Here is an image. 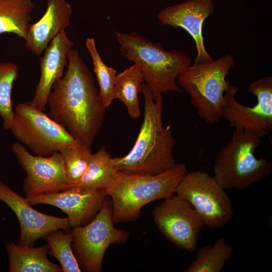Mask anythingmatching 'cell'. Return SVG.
Masks as SVG:
<instances>
[{"label":"cell","instance_id":"603a6c76","mask_svg":"<svg viewBox=\"0 0 272 272\" xmlns=\"http://www.w3.org/2000/svg\"><path fill=\"white\" fill-rule=\"evenodd\" d=\"M43 239L49 246L48 254L60 263L63 272H81V269L72 248V233H64L60 229L54 230Z\"/></svg>","mask_w":272,"mask_h":272},{"label":"cell","instance_id":"2e32d148","mask_svg":"<svg viewBox=\"0 0 272 272\" xmlns=\"http://www.w3.org/2000/svg\"><path fill=\"white\" fill-rule=\"evenodd\" d=\"M74 45L63 31L49 43L40 57V79L33 97L28 101L39 110L44 111L53 86L63 75L68 54Z\"/></svg>","mask_w":272,"mask_h":272},{"label":"cell","instance_id":"44dd1931","mask_svg":"<svg viewBox=\"0 0 272 272\" xmlns=\"http://www.w3.org/2000/svg\"><path fill=\"white\" fill-rule=\"evenodd\" d=\"M143 74L134 64L116 75L114 81V99L120 100L126 106L129 115L134 119L141 115L138 98L142 91Z\"/></svg>","mask_w":272,"mask_h":272},{"label":"cell","instance_id":"ffe728a7","mask_svg":"<svg viewBox=\"0 0 272 272\" xmlns=\"http://www.w3.org/2000/svg\"><path fill=\"white\" fill-rule=\"evenodd\" d=\"M117 171L113 158L103 146L92 153L85 172L73 186L104 191L111 183Z\"/></svg>","mask_w":272,"mask_h":272},{"label":"cell","instance_id":"d4e9b609","mask_svg":"<svg viewBox=\"0 0 272 272\" xmlns=\"http://www.w3.org/2000/svg\"><path fill=\"white\" fill-rule=\"evenodd\" d=\"M19 75V68L16 64L11 62H0V116L6 129H10L13 122L14 110L12 91Z\"/></svg>","mask_w":272,"mask_h":272},{"label":"cell","instance_id":"7402d4cb","mask_svg":"<svg viewBox=\"0 0 272 272\" xmlns=\"http://www.w3.org/2000/svg\"><path fill=\"white\" fill-rule=\"evenodd\" d=\"M233 247L221 237L212 245L200 247L185 272H220L231 257Z\"/></svg>","mask_w":272,"mask_h":272},{"label":"cell","instance_id":"5b68a950","mask_svg":"<svg viewBox=\"0 0 272 272\" xmlns=\"http://www.w3.org/2000/svg\"><path fill=\"white\" fill-rule=\"evenodd\" d=\"M234 127L231 138L216 156L213 177L224 189L244 190L269 176L272 164L268 159L255 156L261 138Z\"/></svg>","mask_w":272,"mask_h":272},{"label":"cell","instance_id":"7c38bea8","mask_svg":"<svg viewBox=\"0 0 272 272\" xmlns=\"http://www.w3.org/2000/svg\"><path fill=\"white\" fill-rule=\"evenodd\" d=\"M12 151L26 173L22 189L26 196L55 193L72 187L59 152L49 156H35L18 142L13 144Z\"/></svg>","mask_w":272,"mask_h":272},{"label":"cell","instance_id":"9a60e30c","mask_svg":"<svg viewBox=\"0 0 272 272\" xmlns=\"http://www.w3.org/2000/svg\"><path fill=\"white\" fill-rule=\"evenodd\" d=\"M215 10L212 0H185L162 9L157 18L164 25L180 27L186 31L195 43L197 52L194 63L208 62L213 59L204 44V21Z\"/></svg>","mask_w":272,"mask_h":272},{"label":"cell","instance_id":"7a4b0ae2","mask_svg":"<svg viewBox=\"0 0 272 272\" xmlns=\"http://www.w3.org/2000/svg\"><path fill=\"white\" fill-rule=\"evenodd\" d=\"M141 92L144 113L140 131L127 154L113 158L114 166L117 171L156 175L176 165L173 150L176 141L170 126L163 125V96L154 100L145 83L142 84Z\"/></svg>","mask_w":272,"mask_h":272},{"label":"cell","instance_id":"4fadbf2b","mask_svg":"<svg viewBox=\"0 0 272 272\" xmlns=\"http://www.w3.org/2000/svg\"><path fill=\"white\" fill-rule=\"evenodd\" d=\"M0 200L13 211L18 220L20 235L17 243L34 246L36 241L50 232L71 227L67 218L54 217L33 209L28 199L14 191L0 180Z\"/></svg>","mask_w":272,"mask_h":272},{"label":"cell","instance_id":"6da1fadb","mask_svg":"<svg viewBox=\"0 0 272 272\" xmlns=\"http://www.w3.org/2000/svg\"><path fill=\"white\" fill-rule=\"evenodd\" d=\"M67 59L66 71L49 94L48 115L91 149L103 125L106 108L78 51L72 49Z\"/></svg>","mask_w":272,"mask_h":272},{"label":"cell","instance_id":"30bf717a","mask_svg":"<svg viewBox=\"0 0 272 272\" xmlns=\"http://www.w3.org/2000/svg\"><path fill=\"white\" fill-rule=\"evenodd\" d=\"M257 102L253 107L245 106L235 95L238 88L230 85L224 94L222 117L233 126H238L260 137L267 135L272 130V78L259 79L248 86Z\"/></svg>","mask_w":272,"mask_h":272},{"label":"cell","instance_id":"277c9868","mask_svg":"<svg viewBox=\"0 0 272 272\" xmlns=\"http://www.w3.org/2000/svg\"><path fill=\"white\" fill-rule=\"evenodd\" d=\"M115 33L122 55L139 66L154 100L163 94L180 92L176 79L191 64L190 57L177 49L165 50L161 43H153L135 32Z\"/></svg>","mask_w":272,"mask_h":272},{"label":"cell","instance_id":"9c48e42d","mask_svg":"<svg viewBox=\"0 0 272 272\" xmlns=\"http://www.w3.org/2000/svg\"><path fill=\"white\" fill-rule=\"evenodd\" d=\"M225 190L213 177L198 170L187 172L175 193L191 204L204 225L215 229L226 225L233 215L231 199Z\"/></svg>","mask_w":272,"mask_h":272},{"label":"cell","instance_id":"e0dca14e","mask_svg":"<svg viewBox=\"0 0 272 272\" xmlns=\"http://www.w3.org/2000/svg\"><path fill=\"white\" fill-rule=\"evenodd\" d=\"M71 6L66 0H47L42 17L31 24L25 38L26 49L36 56L42 54L49 43L70 25Z\"/></svg>","mask_w":272,"mask_h":272},{"label":"cell","instance_id":"5bb4252c","mask_svg":"<svg viewBox=\"0 0 272 272\" xmlns=\"http://www.w3.org/2000/svg\"><path fill=\"white\" fill-rule=\"evenodd\" d=\"M106 195L101 189L72 187L60 192L26 196L32 206L45 204L58 208L67 216L71 227L89 223L100 210Z\"/></svg>","mask_w":272,"mask_h":272},{"label":"cell","instance_id":"ba28073f","mask_svg":"<svg viewBox=\"0 0 272 272\" xmlns=\"http://www.w3.org/2000/svg\"><path fill=\"white\" fill-rule=\"evenodd\" d=\"M110 197L106 198L100 210L86 225L74 228L73 250L81 270L100 272L105 252L112 244H123L128 239V232L114 227Z\"/></svg>","mask_w":272,"mask_h":272},{"label":"cell","instance_id":"484cf974","mask_svg":"<svg viewBox=\"0 0 272 272\" xmlns=\"http://www.w3.org/2000/svg\"><path fill=\"white\" fill-rule=\"evenodd\" d=\"M61 153L67 179L72 187L81 179L92 154L91 149L84 145L61 150Z\"/></svg>","mask_w":272,"mask_h":272},{"label":"cell","instance_id":"8992f818","mask_svg":"<svg viewBox=\"0 0 272 272\" xmlns=\"http://www.w3.org/2000/svg\"><path fill=\"white\" fill-rule=\"evenodd\" d=\"M234 63L233 56L226 54L210 62L194 63L177 78L198 116L208 123H216L222 118L224 94L230 85L226 77Z\"/></svg>","mask_w":272,"mask_h":272},{"label":"cell","instance_id":"d6986e66","mask_svg":"<svg viewBox=\"0 0 272 272\" xmlns=\"http://www.w3.org/2000/svg\"><path fill=\"white\" fill-rule=\"evenodd\" d=\"M34 7L33 0H0V34L12 33L25 39Z\"/></svg>","mask_w":272,"mask_h":272},{"label":"cell","instance_id":"cb8c5ba5","mask_svg":"<svg viewBox=\"0 0 272 272\" xmlns=\"http://www.w3.org/2000/svg\"><path fill=\"white\" fill-rule=\"evenodd\" d=\"M86 46L92 60L94 72L100 87V96L104 105L107 108L115 99L114 88L116 71L113 67L106 65L102 61L93 38L87 39Z\"/></svg>","mask_w":272,"mask_h":272},{"label":"cell","instance_id":"52a82bcc","mask_svg":"<svg viewBox=\"0 0 272 272\" xmlns=\"http://www.w3.org/2000/svg\"><path fill=\"white\" fill-rule=\"evenodd\" d=\"M9 130L21 144L37 156H49L63 149L82 145L64 127L28 102L16 106Z\"/></svg>","mask_w":272,"mask_h":272},{"label":"cell","instance_id":"ac0fdd59","mask_svg":"<svg viewBox=\"0 0 272 272\" xmlns=\"http://www.w3.org/2000/svg\"><path fill=\"white\" fill-rule=\"evenodd\" d=\"M5 246L9 258L10 272L62 271L60 266L48 259L47 244L35 247L6 240Z\"/></svg>","mask_w":272,"mask_h":272},{"label":"cell","instance_id":"8fae6325","mask_svg":"<svg viewBox=\"0 0 272 272\" xmlns=\"http://www.w3.org/2000/svg\"><path fill=\"white\" fill-rule=\"evenodd\" d=\"M152 214L156 227L169 240L181 249L195 251L204 224L189 202L173 194L164 199Z\"/></svg>","mask_w":272,"mask_h":272},{"label":"cell","instance_id":"3957f363","mask_svg":"<svg viewBox=\"0 0 272 272\" xmlns=\"http://www.w3.org/2000/svg\"><path fill=\"white\" fill-rule=\"evenodd\" d=\"M187 172L183 163H176L171 169L156 175L117 171L111 183L104 190L111 199L113 224L139 219L144 206L174 194Z\"/></svg>","mask_w":272,"mask_h":272}]
</instances>
